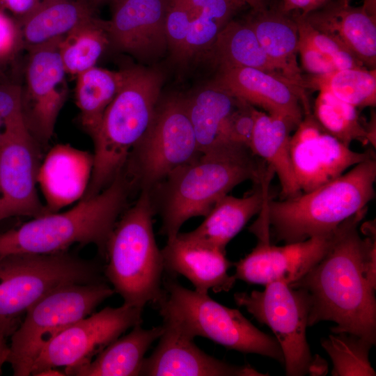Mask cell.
<instances>
[{
	"mask_svg": "<svg viewBox=\"0 0 376 376\" xmlns=\"http://www.w3.org/2000/svg\"><path fill=\"white\" fill-rule=\"evenodd\" d=\"M126 69L115 71L94 66L77 76L75 90L79 121L93 139L104 113L120 89Z\"/></svg>",
	"mask_w": 376,
	"mask_h": 376,
	"instance_id": "cell-29",
	"label": "cell"
},
{
	"mask_svg": "<svg viewBox=\"0 0 376 376\" xmlns=\"http://www.w3.org/2000/svg\"><path fill=\"white\" fill-rule=\"evenodd\" d=\"M352 0H281L278 9L281 11L295 14L301 17L323 9L328 6L340 4L350 3Z\"/></svg>",
	"mask_w": 376,
	"mask_h": 376,
	"instance_id": "cell-43",
	"label": "cell"
},
{
	"mask_svg": "<svg viewBox=\"0 0 376 376\" xmlns=\"http://www.w3.org/2000/svg\"><path fill=\"white\" fill-rule=\"evenodd\" d=\"M295 127L285 118L256 109L249 148L276 173L283 198L301 191L294 173L290 151V132Z\"/></svg>",
	"mask_w": 376,
	"mask_h": 376,
	"instance_id": "cell-27",
	"label": "cell"
},
{
	"mask_svg": "<svg viewBox=\"0 0 376 376\" xmlns=\"http://www.w3.org/2000/svg\"><path fill=\"white\" fill-rule=\"evenodd\" d=\"M239 7L231 0H207L190 24L182 61L210 51Z\"/></svg>",
	"mask_w": 376,
	"mask_h": 376,
	"instance_id": "cell-35",
	"label": "cell"
},
{
	"mask_svg": "<svg viewBox=\"0 0 376 376\" xmlns=\"http://www.w3.org/2000/svg\"><path fill=\"white\" fill-rule=\"evenodd\" d=\"M40 0H0L1 8L11 12L17 22L29 15Z\"/></svg>",
	"mask_w": 376,
	"mask_h": 376,
	"instance_id": "cell-44",
	"label": "cell"
},
{
	"mask_svg": "<svg viewBox=\"0 0 376 376\" xmlns=\"http://www.w3.org/2000/svg\"><path fill=\"white\" fill-rule=\"evenodd\" d=\"M210 51L219 67L252 68L285 77L266 54L246 22L231 19L219 32Z\"/></svg>",
	"mask_w": 376,
	"mask_h": 376,
	"instance_id": "cell-30",
	"label": "cell"
},
{
	"mask_svg": "<svg viewBox=\"0 0 376 376\" xmlns=\"http://www.w3.org/2000/svg\"><path fill=\"white\" fill-rule=\"evenodd\" d=\"M163 80L158 70L126 68L124 82L92 139L93 168L82 198L99 194L123 171L130 152L151 123L160 100Z\"/></svg>",
	"mask_w": 376,
	"mask_h": 376,
	"instance_id": "cell-5",
	"label": "cell"
},
{
	"mask_svg": "<svg viewBox=\"0 0 376 376\" xmlns=\"http://www.w3.org/2000/svg\"><path fill=\"white\" fill-rule=\"evenodd\" d=\"M246 4H249L255 11L267 8L265 0H246Z\"/></svg>",
	"mask_w": 376,
	"mask_h": 376,
	"instance_id": "cell-49",
	"label": "cell"
},
{
	"mask_svg": "<svg viewBox=\"0 0 376 376\" xmlns=\"http://www.w3.org/2000/svg\"><path fill=\"white\" fill-rule=\"evenodd\" d=\"M102 273L97 263L67 251L0 257V326L11 336L39 299L64 285L104 281Z\"/></svg>",
	"mask_w": 376,
	"mask_h": 376,
	"instance_id": "cell-8",
	"label": "cell"
},
{
	"mask_svg": "<svg viewBox=\"0 0 376 376\" xmlns=\"http://www.w3.org/2000/svg\"><path fill=\"white\" fill-rule=\"evenodd\" d=\"M191 20L185 0H170L166 18V33L168 48L177 60L182 61Z\"/></svg>",
	"mask_w": 376,
	"mask_h": 376,
	"instance_id": "cell-39",
	"label": "cell"
},
{
	"mask_svg": "<svg viewBox=\"0 0 376 376\" xmlns=\"http://www.w3.org/2000/svg\"><path fill=\"white\" fill-rule=\"evenodd\" d=\"M292 15L297 24L299 36L308 41L320 52L329 58L336 70L365 67L341 42L316 30L304 17L295 14Z\"/></svg>",
	"mask_w": 376,
	"mask_h": 376,
	"instance_id": "cell-36",
	"label": "cell"
},
{
	"mask_svg": "<svg viewBox=\"0 0 376 376\" xmlns=\"http://www.w3.org/2000/svg\"><path fill=\"white\" fill-rule=\"evenodd\" d=\"M25 51L19 22L0 9V77H16L21 53Z\"/></svg>",
	"mask_w": 376,
	"mask_h": 376,
	"instance_id": "cell-38",
	"label": "cell"
},
{
	"mask_svg": "<svg viewBox=\"0 0 376 376\" xmlns=\"http://www.w3.org/2000/svg\"><path fill=\"white\" fill-rule=\"evenodd\" d=\"M298 53L304 69L311 75H321L337 70L331 61L312 44L299 36Z\"/></svg>",
	"mask_w": 376,
	"mask_h": 376,
	"instance_id": "cell-41",
	"label": "cell"
},
{
	"mask_svg": "<svg viewBox=\"0 0 376 376\" xmlns=\"http://www.w3.org/2000/svg\"><path fill=\"white\" fill-rule=\"evenodd\" d=\"M183 100L201 155L236 146L226 141L227 121L236 97L211 81Z\"/></svg>",
	"mask_w": 376,
	"mask_h": 376,
	"instance_id": "cell-24",
	"label": "cell"
},
{
	"mask_svg": "<svg viewBox=\"0 0 376 376\" xmlns=\"http://www.w3.org/2000/svg\"><path fill=\"white\" fill-rule=\"evenodd\" d=\"M163 331L140 375L144 376H267L249 365L236 366L208 355L191 339L163 322Z\"/></svg>",
	"mask_w": 376,
	"mask_h": 376,
	"instance_id": "cell-19",
	"label": "cell"
},
{
	"mask_svg": "<svg viewBox=\"0 0 376 376\" xmlns=\"http://www.w3.org/2000/svg\"><path fill=\"white\" fill-rule=\"evenodd\" d=\"M313 115L327 132L347 146L354 141L370 143L367 126L362 123L357 108L327 91H319Z\"/></svg>",
	"mask_w": 376,
	"mask_h": 376,
	"instance_id": "cell-33",
	"label": "cell"
},
{
	"mask_svg": "<svg viewBox=\"0 0 376 376\" xmlns=\"http://www.w3.org/2000/svg\"><path fill=\"white\" fill-rule=\"evenodd\" d=\"M93 168V155L68 144H58L40 164V184L49 212H56L85 194Z\"/></svg>",
	"mask_w": 376,
	"mask_h": 376,
	"instance_id": "cell-21",
	"label": "cell"
},
{
	"mask_svg": "<svg viewBox=\"0 0 376 376\" xmlns=\"http://www.w3.org/2000/svg\"><path fill=\"white\" fill-rule=\"evenodd\" d=\"M155 306L163 322L191 339L201 336L229 350L284 362L274 336L259 330L239 310L217 302L208 293L187 289L173 278L163 281V294Z\"/></svg>",
	"mask_w": 376,
	"mask_h": 376,
	"instance_id": "cell-7",
	"label": "cell"
},
{
	"mask_svg": "<svg viewBox=\"0 0 376 376\" xmlns=\"http://www.w3.org/2000/svg\"><path fill=\"white\" fill-rule=\"evenodd\" d=\"M109 46L106 20L93 16L81 23L64 36L59 45L66 73L77 77L95 66Z\"/></svg>",
	"mask_w": 376,
	"mask_h": 376,
	"instance_id": "cell-31",
	"label": "cell"
},
{
	"mask_svg": "<svg viewBox=\"0 0 376 376\" xmlns=\"http://www.w3.org/2000/svg\"><path fill=\"white\" fill-rule=\"evenodd\" d=\"M366 209L343 222L322 258L305 275L289 284L311 297L308 326L329 320L334 334L347 332L375 344V291L363 271V240L357 226Z\"/></svg>",
	"mask_w": 376,
	"mask_h": 376,
	"instance_id": "cell-1",
	"label": "cell"
},
{
	"mask_svg": "<svg viewBox=\"0 0 376 376\" xmlns=\"http://www.w3.org/2000/svg\"><path fill=\"white\" fill-rule=\"evenodd\" d=\"M164 272L182 275L201 293L228 292L235 285L234 275L228 274L233 263L226 251L186 237L179 233L161 250Z\"/></svg>",
	"mask_w": 376,
	"mask_h": 376,
	"instance_id": "cell-20",
	"label": "cell"
},
{
	"mask_svg": "<svg viewBox=\"0 0 376 376\" xmlns=\"http://www.w3.org/2000/svg\"><path fill=\"white\" fill-rule=\"evenodd\" d=\"M201 155L183 97H172L159 100L126 164L141 191L150 192L171 172Z\"/></svg>",
	"mask_w": 376,
	"mask_h": 376,
	"instance_id": "cell-10",
	"label": "cell"
},
{
	"mask_svg": "<svg viewBox=\"0 0 376 376\" xmlns=\"http://www.w3.org/2000/svg\"><path fill=\"white\" fill-rule=\"evenodd\" d=\"M375 16L363 6L354 7L350 3H340L302 17L316 30L344 45L365 66L375 69Z\"/></svg>",
	"mask_w": 376,
	"mask_h": 376,
	"instance_id": "cell-22",
	"label": "cell"
},
{
	"mask_svg": "<svg viewBox=\"0 0 376 376\" xmlns=\"http://www.w3.org/2000/svg\"><path fill=\"white\" fill-rule=\"evenodd\" d=\"M143 309L107 306L65 328L46 345L30 375L47 368L70 367L93 359L128 329L141 324Z\"/></svg>",
	"mask_w": 376,
	"mask_h": 376,
	"instance_id": "cell-13",
	"label": "cell"
},
{
	"mask_svg": "<svg viewBox=\"0 0 376 376\" xmlns=\"http://www.w3.org/2000/svg\"><path fill=\"white\" fill-rule=\"evenodd\" d=\"M262 48L283 76L306 89L305 79L298 65L299 32L292 14L278 8L253 10L246 21Z\"/></svg>",
	"mask_w": 376,
	"mask_h": 376,
	"instance_id": "cell-26",
	"label": "cell"
},
{
	"mask_svg": "<svg viewBox=\"0 0 376 376\" xmlns=\"http://www.w3.org/2000/svg\"><path fill=\"white\" fill-rule=\"evenodd\" d=\"M259 159L247 147L230 146L171 172L152 189L158 194L161 233L167 241L173 239L186 221L205 217L237 185L249 180L260 183L269 168Z\"/></svg>",
	"mask_w": 376,
	"mask_h": 376,
	"instance_id": "cell-2",
	"label": "cell"
},
{
	"mask_svg": "<svg viewBox=\"0 0 376 376\" xmlns=\"http://www.w3.org/2000/svg\"><path fill=\"white\" fill-rule=\"evenodd\" d=\"M131 182L123 171L102 191L60 213L49 212L0 234V257L54 253L74 244H94L105 257L109 236L127 202Z\"/></svg>",
	"mask_w": 376,
	"mask_h": 376,
	"instance_id": "cell-4",
	"label": "cell"
},
{
	"mask_svg": "<svg viewBox=\"0 0 376 376\" xmlns=\"http://www.w3.org/2000/svg\"><path fill=\"white\" fill-rule=\"evenodd\" d=\"M306 88L325 91L356 108L376 104V70L366 67L337 70L305 79Z\"/></svg>",
	"mask_w": 376,
	"mask_h": 376,
	"instance_id": "cell-32",
	"label": "cell"
},
{
	"mask_svg": "<svg viewBox=\"0 0 376 376\" xmlns=\"http://www.w3.org/2000/svg\"><path fill=\"white\" fill-rule=\"evenodd\" d=\"M65 373L56 368H47L36 373L33 376H65Z\"/></svg>",
	"mask_w": 376,
	"mask_h": 376,
	"instance_id": "cell-48",
	"label": "cell"
},
{
	"mask_svg": "<svg viewBox=\"0 0 376 376\" xmlns=\"http://www.w3.org/2000/svg\"><path fill=\"white\" fill-rule=\"evenodd\" d=\"M150 194L141 191L135 203L116 224L106 246L103 274L123 304L143 309L163 294L164 272L152 228Z\"/></svg>",
	"mask_w": 376,
	"mask_h": 376,
	"instance_id": "cell-6",
	"label": "cell"
},
{
	"mask_svg": "<svg viewBox=\"0 0 376 376\" xmlns=\"http://www.w3.org/2000/svg\"><path fill=\"white\" fill-rule=\"evenodd\" d=\"M322 347L329 355L333 376H375L369 361L373 343L352 334H332L321 340Z\"/></svg>",
	"mask_w": 376,
	"mask_h": 376,
	"instance_id": "cell-34",
	"label": "cell"
},
{
	"mask_svg": "<svg viewBox=\"0 0 376 376\" xmlns=\"http://www.w3.org/2000/svg\"><path fill=\"white\" fill-rule=\"evenodd\" d=\"M95 12L76 0H40L36 8L19 21L25 51L63 37Z\"/></svg>",
	"mask_w": 376,
	"mask_h": 376,
	"instance_id": "cell-28",
	"label": "cell"
},
{
	"mask_svg": "<svg viewBox=\"0 0 376 376\" xmlns=\"http://www.w3.org/2000/svg\"><path fill=\"white\" fill-rule=\"evenodd\" d=\"M366 235L363 239V271L368 285L376 290V240L375 224L366 223L363 226Z\"/></svg>",
	"mask_w": 376,
	"mask_h": 376,
	"instance_id": "cell-42",
	"label": "cell"
},
{
	"mask_svg": "<svg viewBox=\"0 0 376 376\" xmlns=\"http://www.w3.org/2000/svg\"><path fill=\"white\" fill-rule=\"evenodd\" d=\"M40 149L26 129L0 144V221L16 216L34 218L49 212L36 189Z\"/></svg>",
	"mask_w": 376,
	"mask_h": 376,
	"instance_id": "cell-15",
	"label": "cell"
},
{
	"mask_svg": "<svg viewBox=\"0 0 376 376\" xmlns=\"http://www.w3.org/2000/svg\"><path fill=\"white\" fill-rule=\"evenodd\" d=\"M327 373V363L326 361L318 355L313 357L308 374L311 375H326Z\"/></svg>",
	"mask_w": 376,
	"mask_h": 376,
	"instance_id": "cell-45",
	"label": "cell"
},
{
	"mask_svg": "<svg viewBox=\"0 0 376 376\" xmlns=\"http://www.w3.org/2000/svg\"><path fill=\"white\" fill-rule=\"evenodd\" d=\"M212 82L233 97L280 116L295 128L311 113L304 88L286 78L246 67H219Z\"/></svg>",
	"mask_w": 376,
	"mask_h": 376,
	"instance_id": "cell-16",
	"label": "cell"
},
{
	"mask_svg": "<svg viewBox=\"0 0 376 376\" xmlns=\"http://www.w3.org/2000/svg\"><path fill=\"white\" fill-rule=\"evenodd\" d=\"M233 297L238 306L245 308L258 322L272 329L283 354L285 375L308 374L313 359L306 339L308 292L274 281L265 285L263 291L238 292Z\"/></svg>",
	"mask_w": 376,
	"mask_h": 376,
	"instance_id": "cell-11",
	"label": "cell"
},
{
	"mask_svg": "<svg viewBox=\"0 0 376 376\" xmlns=\"http://www.w3.org/2000/svg\"><path fill=\"white\" fill-rule=\"evenodd\" d=\"M272 173L261 180L251 194L243 197L225 195L194 230L182 233L186 237L226 251L228 243L259 213L268 198V184Z\"/></svg>",
	"mask_w": 376,
	"mask_h": 376,
	"instance_id": "cell-23",
	"label": "cell"
},
{
	"mask_svg": "<svg viewBox=\"0 0 376 376\" xmlns=\"http://www.w3.org/2000/svg\"><path fill=\"white\" fill-rule=\"evenodd\" d=\"M122 0H102V3L104 2H108L111 3L112 5H114L115 3H118V1H120Z\"/></svg>",
	"mask_w": 376,
	"mask_h": 376,
	"instance_id": "cell-52",
	"label": "cell"
},
{
	"mask_svg": "<svg viewBox=\"0 0 376 376\" xmlns=\"http://www.w3.org/2000/svg\"><path fill=\"white\" fill-rule=\"evenodd\" d=\"M336 231L281 246L272 244L270 240H258L249 254L233 263L234 276L251 284L266 285L282 281L289 285L322 258L334 241Z\"/></svg>",
	"mask_w": 376,
	"mask_h": 376,
	"instance_id": "cell-17",
	"label": "cell"
},
{
	"mask_svg": "<svg viewBox=\"0 0 376 376\" xmlns=\"http://www.w3.org/2000/svg\"><path fill=\"white\" fill-rule=\"evenodd\" d=\"M240 8L242 6L246 4V0H231Z\"/></svg>",
	"mask_w": 376,
	"mask_h": 376,
	"instance_id": "cell-51",
	"label": "cell"
},
{
	"mask_svg": "<svg viewBox=\"0 0 376 376\" xmlns=\"http://www.w3.org/2000/svg\"><path fill=\"white\" fill-rule=\"evenodd\" d=\"M78 2L86 6L94 12L96 10L99 5L102 3V0H76Z\"/></svg>",
	"mask_w": 376,
	"mask_h": 376,
	"instance_id": "cell-50",
	"label": "cell"
},
{
	"mask_svg": "<svg viewBox=\"0 0 376 376\" xmlns=\"http://www.w3.org/2000/svg\"><path fill=\"white\" fill-rule=\"evenodd\" d=\"M375 157L338 178L283 201H267L256 221L267 226L276 241L285 244L329 235L347 219L365 210L375 196Z\"/></svg>",
	"mask_w": 376,
	"mask_h": 376,
	"instance_id": "cell-3",
	"label": "cell"
},
{
	"mask_svg": "<svg viewBox=\"0 0 376 376\" xmlns=\"http://www.w3.org/2000/svg\"><path fill=\"white\" fill-rule=\"evenodd\" d=\"M207 1V0H185L190 11L192 19L200 13Z\"/></svg>",
	"mask_w": 376,
	"mask_h": 376,
	"instance_id": "cell-47",
	"label": "cell"
},
{
	"mask_svg": "<svg viewBox=\"0 0 376 376\" xmlns=\"http://www.w3.org/2000/svg\"><path fill=\"white\" fill-rule=\"evenodd\" d=\"M8 334L4 329L0 326V374L1 373L2 365L7 362L10 352L9 345L6 342Z\"/></svg>",
	"mask_w": 376,
	"mask_h": 376,
	"instance_id": "cell-46",
	"label": "cell"
},
{
	"mask_svg": "<svg viewBox=\"0 0 376 376\" xmlns=\"http://www.w3.org/2000/svg\"><path fill=\"white\" fill-rule=\"evenodd\" d=\"M63 37L26 49L21 79V106L24 124L41 146L52 139L58 114L68 95L59 52Z\"/></svg>",
	"mask_w": 376,
	"mask_h": 376,
	"instance_id": "cell-12",
	"label": "cell"
},
{
	"mask_svg": "<svg viewBox=\"0 0 376 376\" xmlns=\"http://www.w3.org/2000/svg\"><path fill=\"white\" fill-rule=\"evenodd\" d=\"M256 109L251 104L237 99L227 121L226 141L228 143L249 148Z\"/></svg>",
	"mask_w": 376,
	"mask_h": 376,
	"instance_id": "cell-40",
	"label": "cell"
},
{
	"mask_svg": "<svg viewBox=\"0 0 376 376\" xmlns=\"http://www.w3.org/2000/svg\"><path fill=\"white\" fill-rule=\"evenodd\" d=\"M115 293L105 281L71 283L49 292L25 313L10 336V363L14 376H29L42 348L65 328L91 315Z\"/></svg>",
	"mask_w": 376,
	"mask_h": 376,
	"instance_id": "cell-9",
	"label": "cell"
},
{
	"mask_svg": "<svg viewBox=\"0 0 376 376\" xmlns=\"http://www.w3.org/2000/svg\"><path fill=\"white\" fill-rule=\"evenodd\" d=\"M290 151L301 193L310 191L343 173L352 166L375 157L359 152L327 132L312 113H306L290 136Z\"/></svg>",
	"mask_w": 376,
	"mask_h": 376,
	"instance_id": "cell-14",
	"label": "cell"
},
{
	"mask_svg": "<svg viewBox=\"0 0 376 376\" xmlns=\"http://www.w3.org/2000/svg\"><path fill=\"white\" fill-rule=\"evenodd\" d=\"M21 79L0 77V144L12 134L27 129L22 113Z\"/></svg>",
	"mask_w": 376,
	"mask_h": 376,
	"instance_id": "cell-37",
	"label": "cell"
},
{
	"mask_svg": "<svg viewBox=\"0 0 376 376\" xmlns=\"http://www.w3.org/2000/svg\"><path fill=\"white\" fill-rule=\"evenodd\" d=\"M162 326L144 329L132 327L127 334L111 342L93 359L64 368L70 376H137L140 375L145 354L162 335Z\"/></svg>",
	"mask_w": 376,
	"mask_h": 376,
	"instance_id": "cell-25",
	"label": "cell"
},
{
	"mask_svg": "<svg viewBox=\"0 0 376 376\" xmlns=\"http://www.w3.org/2000/svg\"><path fill=\"white\" fill-rule=\"evenodd\" d=\"M170 0H122L106 20L110 46L141 61L162 56L168 49L166 18Z\"/></svg>",
	"mask_w": 376,
	"mask_h": 376,
	"instance_id": "cell-18",
	"label": "cell"
}]
</instances>
